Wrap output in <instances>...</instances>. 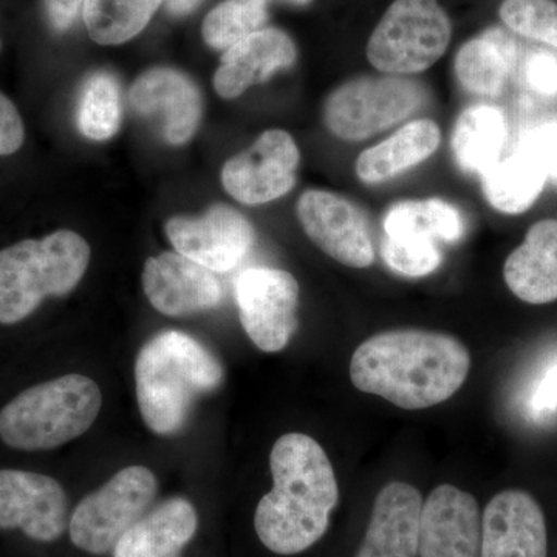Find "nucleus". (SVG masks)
<instances>
[{
    "instance_id": "f257e3e1",
    "label": "nucleus",
    "mask_w": 557,
    "mask_h": 557,
    "mask_svg": "<svg viewBox=\"0 0 557 557\" xmlns=\"http://www.w3.org/2000/svg\"><path fill=\"white\" fill-rule=\"evenodd\" d=\"M469 370L471 355L461 341L448 333L398 329L359 344L348 372L358 391L420 410L448 401Z\"/></svg>"
},
{
    "instance_id": "f03ea898",
    "label": "nucleus",
    "mask_w": 557,
    "mask_h": 557,
    "mask_svg": "<svg viewBox=\"0 0 557 557\" xmlns=\"http://www.w3.org/2000/svg\"><path fill=\"white\" fill-rule=\"evenodd\" d=\"M270 468L273 490L256 508V533L270 552L299 555L327 533L339 498L335 469L317 440L299 432L274 443Z\"/></svg>"
},
{
    "instance_id": "7ed1b4c3",
    "label": "nucleus",
    "mask_w": 557,
    "mask_h": 557,
    "mask_svg": "<svg viewBox=\"0 0 557 557\" xmlns=\"http://www.w3.org/2000/svg\"><path fill=\"white\" fill-rule=\"evenodd\" d=\"M225 380L219 358L188 333H159L138 351L135 388L143 421L171 437L188 424L194 406Z\"/></svg>"
},
{
    "instance_id": "20e7f679",
    "label": "nucleus",
    "mask_w": 557,
    "mask_h": 557,
    "mask_svg": "<svg viewBox=\"0 0 557 557\" xmlns=\"http://www.w3.org/2000/svg\"><path fill=\"white\" fill-rule=\"evenodd\" d=\"M100 386L69 373L22 392L0 410V438L17 450L60 448L86 434L100 416Z\"/></svg>"
},
{
    "instance_id": "39448f33",
    "label": "nucleus",
    "mask_w": 557,
    "mask_h": 557,
    "mask_svg": "<svg viewBox=\"0 0 557 557\" xmlns=\"http://www.w3.org/2000/svg\"><path fill=\"white\" fill-rule=\"evenodd\" d=\"M89 262V244L67 230L2 249L0 325L17 324L30 317L44 299L72 293Z\"/></svg>"
},
{
    "instance_id": "423d86ee",
    "label": "nucleus",
    "mask_w": 557,
    "mask_h": 557,
    "mask_svg": "<svg viewBox=\"0 0 557 557\" xmlns=\"http://www.w3.org/2000/svg\"><path fill=\"white\" fill-rule=\"evenodd\" d=\"M453 27L437 0H395L368 44V60L392 75L424 72L448 50Z\"/></svg>"
},
{
    "instance_id": "0eeeda50",
    "label": "nucleus",
    "mask_w": 557,
    "mask_h": 557,
    "mask_svg": "<svg viewBox=\"0 0 557 557\" xmlns=\"http://www.w3.org/2000/svg\"><path fill=\"white\" fill-rule=\"evenodd\" d=\"M157 491L159 483L150 469H121L79 502L69 522L70 539L89 555H106L148 512Z\"/></svg>"
},
{
    "instance_id": "6e6552de",
    "label": "nucleus",
    "mask_w": 557,
    "mask_h": 557,
    "mask_svg": "<svg viewBox=\"0 0 557 557\" xmlns=\"http://www.w3.org/2000/svg\"><path fill=\"white\" fill-rule=\"evenodd\" d=\"M424 100V87L401 76L348 81L325 102V126L335 137L361 141L409 119Z\"/></svg>"
},
{
    "instance_id": "1a4fd4ad",
    "label": "nucleus",
    "mask_w": 557,
    "mask_h": 557,
    "mask_svg": "<svg viewBox=\"0 0 557 557\" xmlns=\"http://www.w3.org/2000/svg\"><path fill=\"white\" fill-rule=\"evenodd\" d=\"M242 327L259 350L276 354L298 329L299 284L288 271L248 269L236 281Z\"/></svg>"
},
{
    "instance_id": "9d476101",
    "label": "nucleus",
    "mask_w": 557,
    "mask_h": 557,
    "mask_svg": "<svg viewBox=\"0 0 557 557\" xmlns=\"http://www.w3.org/2000/svg\"><path fill=\"white\" fill-rule=\"evenodd\" d=\"M299 149L284 131H267L251 148L226 161L223 188L244 205H263L281 199L296 183Z\"/></svg>"
},
{
    "instance_id": "9b49d317",
    "label": "nucleus",
    "mask_w": 557,
    "mask_h": 557,
    "mask_svg": "<svg viewBox=\"0 0 557 557\" xmlns=\"http://www.w3.org/2000/svg\"><path fill=\"white\" fill-rule=\"evenodd\" d=\"M166 234L178 255L212 273L236 269L255 244L251 223L226 205H215L200 218L171 219Z\"/></svg>"
},
{
    "instance_id": "f8f14e48",
    "label": "nucleus",
    "mask_w": 557,
    "mask_h": 557,
    "mask_svg": "<svg viewBox=\"0 0 557 557\" xmlns=\"http://www.w3.org/2000/svg\"><path fill=\"white\" fill-rule=\"evenodd\" d=\"M69 500L58 480L38 472L0 469V528L53 542L67 528Z\"/></svg>"
},
{
    "instance_id": "ddd939ff",
    "label": "nucleus",
    "mask_w": 557,
    "mask_h": 557,
    "mask_svg": "<svg viewBox=\"0 0 557 557\" xmlns=\"http://www.w3.org/2000/svg\"><path fill=\"white\" fill-rule=\"evenodd\" d=\"M298 218L309 239L336 262L350 269H368L375 262L368 223L338 194L307 190L298 201Z\"/></svg>"
},
{
    "instance_id": "4468645a",
    "label": "nucleus",
    "mask_w": 557,
    "mask_h": 557,
    "mask_svg": "<svg viewBox=\"0 0 557 557\" xmlns=\"http://www.w3.org/2000/svg\"><path fill=\"white\" fill-rule=\"evenodd\" d=\"M143 289L153 309L172 318L215 309L223 298L214 273L178 252H161L146 260Z\"/></svg>"
},
{
    "instance_id": "2eb2a0df",
    "label": "nucleus",
    "mask_w": 557,
    "mask_h": 557,
    "mask_svg": "<svg viewBox=\"0 0 557 557\" xmlns=\"http://www.w3.org/2000/svg\"><path fill=\"white\" fill-rule=\"evenodd\" d=\"M482 519L478 500L457 486L440 485L421 508L420 557H480Z\"/></svg>"
},
{
    "instance_id": "dca6fc26",
    "label": "nucleus",
    "mask_w": 557,
    "mask_h": 557,
    "mask_svg": "<svg viewBox=\"0 0 557 557\" xmlns=\"http://www.w3.org/2000/svg\"><path fill=\"white\" fill-rule=\"evenodd\" d=\"M480 557H548L544 512L525 491H502L491 498L483 512Z\"/></svg>"
},
{
    "instance_id": "f3484780",
    "label": "nucleus",
    "mask_w": 557,
    "mask_h": 557,
    "mask_svg": "<svg viewBox=\"0 0 557 557\" xmlns=\"http://www.w3.org/2000/svg\"><path fill=\"white\" fill-rule=\"evenodd\" d=\"M129 100L139 115L159 121L161 135L170 145H185L199 129L200 91L177 70L157 67L143 73L131 87Z\"/></svg>"
},
{
    "instance_id": "a211bd4d",
    "label": "nucleus",
    "mask_w": 557,
    "mask_h": 557,
    "mask_svg": "<svg viewBox=\"0 0 557 557\" xmlns=\"http://www.w3.org/2000/svg\"><path fill=\"white\" fill-rule=\"evenodd\" d=\"M423 500L416 486L392 482L380 491L355 557H417Z\"/></svg>"
},
{
    "instance_id": "6ab92c4d",
    "label": "nucleus",
    "mask_w": 557,
    "mask_h": 557,
    "mask_svg": "<svg viewBox=\"0 0 557 557\" xmlns=\"http://www.w3.org/2000/svg\"><path fill=\"white\" fill-rule=\"evenodd\" d=\"M296 57L298 51L287 33L262 28L223 53L214 89L225 100H233L249 87L269 81L277 70L295 64Z\"/></svg>"
},
{
    "instance_id": "aec40b11",
    "label": "nucleus",
    "mask_w": 557,
    "mask_h": 557,
    "mask_svg": "<svg viewBox=\"0 0 557 557\" xmlns=\"http://www.w3.org/2000/svg\"><path fill=\"white\" fill-rule=\"evenodd\" d=\"M508 288L520 300L544 306L557 299V220H541L504 267Z\"/></svg>"
},
{
    "instance_id": "412c9836",
    "label": "nucleus",
    "mask_w": 557,
    "mask_h": 557,
    "mask_svg": "<svg viewBox=\"0 0 557 557\" xmlns=\"http://www.w3.org/2000/svg\"><path fill=\"white\" fill-rule=\"evenodd\" d=\"M199 528V516L189 500L170 498L146 512L120 539L113 557H175Z\"/></svg>"
},
{
    "instance_id": "4be33fe9",
    "label": "nucleus",
    "mask_w": 557,
    "mask_h": 557,
    "mask_svg": "<svg viewBox=\"0 0 557 557\" xmlns=\"http://www.w3.org/2000/svg\"><path fill=\"white\" fill-rule=\"evenodd\" d=\"M440 141L442 132L434 121H412L358 157V177L368 185L387 182L428 160L438 149Z\"/></svg>"
},
{
    "instance_id": "5701e85b",
    "label": "nucleus",
    "mask_w": 557,
    "mask_h": 557,
    "mask_svg": "<svg viewBox=\"0 0 557 557\" xmlns=\"http://www.w3.org/2000/svg\"><path fill=\"white\" fill-rule=\"evenodd\" d=\"M548 174L542 161L519 143L511 156L483 172V193L491 207L505 214H520L533 207Z\"/></svg>"
},
{
    "instance_id": "b1692460",
    "label": "nucleus",
    "mask_w": 557,
    "mask_h": 557,
    "mask_svg": "<svg viewBox=\"0 0 557 557\" xmlns=\"http://www.w3.org/2000/svg\"><path fill=\"white\" fill-rule=\"evenodd\" d=\"M515 39L500 28H491L468 40L456 58V73L465 89L482 97H496L516 64Z\"/></svg>"
},
{
    "instance_id": "393cba45",
    "label": "nucleus",
    "mask_w": 557,
    "mask_h": 557,
    "mask_svg": "<svg viewBox=\"0 0 557 557\" xmlns=\"http://www.w3.org/2000/svg\"><path fill=\"white\" fill-rule=\"evenodd\" d=\"M505 141L504 113L494 106L478 104L458 116L450 146L461 171L482 175L502 159Z\"/></svg>"
},
{
    "instance_id": "a878e982",
    "label": "nucleus",
    "mask_w": 557,
    "mask_h": 557,
    "mask_svg": "<svg viewBox=\"0 0 557 557\" xmlns=\"http://www.w3.org/2000/svg\"><path fill=\"white\" fill-rule=\"evenodd\" d=\"M388 237L457 242L463 236L465 223L460 211L440 199L401 201L388 209L384 218Z\"/></svg>"
},
{
    "instance_id": "bb28decb",
    "label": "nucleus",
    "mask_w": 557,
    "mask_h": 557,
    "mask_svg": "<svg viewBox=\"0 0 557 557\" xmlns=\"http://www.w3.org/2000/svg\"><path fill=\"white\" fill-rule=\"evenodd\" d=\"M163 0H86L84 22L95 42L119 46L139 35Z\"/></svg>"
},
{
    "instance_id": "cd10ccee",
    "label": "nucleus",
    "mask_w": 557,
    "mask_h": 557,
    "mask_svg": "<svg viewBox=\"0 0 557 557\" xmlns=\"http://www.w3.org/2000/svg\"><path fill=\"white\" fill-rule=\"evenodd\" d=\"M78 129L86 138L104 141L120 129L121 97L116 79L109 73L91 75L84 83L78 102Z\"/></svg>"
},
{
    "instance_id": "c85d7f7f",
    "label": "nucleus",
    "mask_w": 557,
    "mask_h": 557,
    "mask_svg": "<svg viewBox=\"0 0 557 557\" xmlns=\"http://www.w3.org/2000/svg\"><path fill=\"white\" fill-rule=\"evenodd\" d=\"M269 0H225L205 17L201 35L215 50H228L242 39L262 30Z\"/></svg>"
},
{
    "instance_id": "c756f323",
    "label": "nucleus",
    "mask_w": 557,
    "mask_h": 557,
    "mask_svg": "<svg viewBox=\"0 0 557 557\" xmlns=\"http://www.w3.org/2000/svg\"><path fill=\"white\" fill-rule=\"evenodd\" d=\"M498 14L509 30L557 50L556 0H505Z\"/></svg>"
},
{
    "instance_id": "7c9ffc66",
    "label": "nucleus",
    "mask_w": 557,
    "mask_h": 557,
    "mask_svg": "<svg viewBox=\"0 0 557 557\" xmlns=\"http://www.w3.org/2000/svg\"><path fill=\"white\" fill-rule=\"evenodd\" d=\"M381 252L388 269L408 277L428 276L442 263V251L432 240L387 236Z\"/></svg>"
},
{
    "instance_id": "2f4dec72",
    "label": "nucleus",
    "mask_w": 557,
    "mask_h": 557,
    "mask_svg": "<svg viewBox=\"0 0 557 557\" xmlns=\"http://www.w3.org/2000/svg\"><path fill=\"white\" fill-rule=\"evenodd\" d=\"M525 81L537 95L556 97L557 57L549 51H534L525 62Z\"/></svg>"
},
{
    "instance_id": "473e14b6",
    "label": "nucleus",
    "mask_w": 557,
    "mask_h": 557,
    "mask_svg": "<svg viewBox=\"0 0 557 557\" xmlns=\"http://www.w3.org/2000/svg\"><path fill=\"white\" fill-rule=\"evenodd\" d=\"M544 164L548 177L557 182V121L528 131L520 141Z\"/></svg>"
},
{
    "instance_id": "72a5a7b5",
    "label": "nucleus",
    "mask_w": 557,
    "mask_h": 557,
    "mask_svg": "<svg viewBox=\"0 0 557 557\" xmlns=\"http://www.w3.org/2000/svg\"><path fill=\"white\" fill-rule=\"evenodd\" d=\"M24 123L16 106L0 91V156H11L24 145Z\"/></svg>"
},
{
    "instance_id": "f704fd0d",
    "label": "nucleus",
    "mask_w": 557,
    "mask_h": 557,
    "mask_svg": "<svg viewBox=\"0 0 557 557\" xmlns=\"http://www.w3.org/2000/svg\"><path fill=\"white\" fill-rule=\"evenodd\" d=\"M531 412L537 418H548L557 410V361L544 373L530 399Z\"/></svg>"
},
{
    "instance_id": "c9c22d12",
    "label": "nucleus",
    "mask_w": 557,
    "mask_h": 557,
    "mask_svg": "<svg viewBox=\"0 0 557 557\" xmlns=\"http://www.w3.org/2000/svg\"><path fill=\"white\" fill-rule=\"evenodd\" d=\"M46 3L47 20L51 28L57 32H65L72 27L78 17L86 0H44Z\"/></svg>"
},
{
    "instance_id": "e433bc0d",
    "label": "nucleus",
    "mask_w": 557,
    "mask_h": 557,
    "mask_svg": "<svg viewBox=\"0 0 557 557\" xmlns=\"http://www.w3.org/2000/svg\"><path fill=\"white\" fill-rule=\"evenodd\" d=\"M166 10L174 16H186L200 5L201 0H164Z\"/></svg>"
},
{
    "instance_id": "4c0bfd02",
    "label": "nucleus",
    "mask_w": 557,
    "mask_h": 557,
    "mask_svg": "<svg viewBox=\"0 0 557 557\" xmlns=\"http://www.w3.org/2000/svg\"><path fill=\"white\" fill-rule=\"evenodd\" d=\"M285 2L293 3V5H307L310 0H285Z\"/></svg>"
}]
</instances>
